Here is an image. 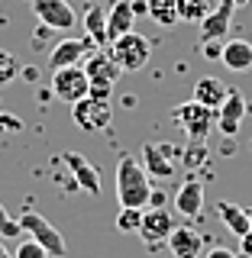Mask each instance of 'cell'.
Here are the masks:
<instances>
[{
    "instance_id": "obj_1",
    "label": "cell",
    "mask_w": 252,
    "mask_h": 258,
    "mask_svg": "<svg viewBox=\"0 0 252 258\" xmlns=\"http://www.w3.org/2000/svg\"><path fill=\"white\" fill-rule=\"evenodd\" d=\"M117 200L120 207H139V210H145L152 200V181L133 155H120L117 161Z\"/></svg>"
},
{
    "instance_id": "obj_2",
    "label": "cell",
    "mask_w": 252,
    "mask_h": 258,
    "mask_svg": "<svg viewBox=\"0 0 252 258\" xmlns=\"http://www.w3.org/2000/svg\"><path fill=\"white\" fill-rule=\"evenodd\" d=\"M142 168L156 181H168L181 171V149L175 142H145L142 145Z\"/></svg>"
},
{
    "instance_id": "obj_3",
    "label": "cell",
    "mask_w": 252,
    "mask_h": 258,
    "mask_svg": "<svg viewBox=\"0 0 252 258\" xmlns=\"http://www.w3.org/2000/svg\"><path fill=\"white\" fill-rule=\"evenodd\" d=\"M110 55L117 58V64L123 71H139L145 68V61L152 58V42L142 36V32H126V36L113 39L110 42Z\"/></svg>"
},
{
    "instance_id": "obj_4",
    "label": "cell",
    "mask_w": 252,
    "mask_h": 258,
    "mask_svg": "<svg viewBox=\"0 0 252 258\" xmlns=\"http://www.w3.org/2000/svg\"><path fill=\"white\" fill-rule=\"evenodd\" d=\"M20 226H23V232H29V239H36L52 258H65V252H68V245H65V236L45 220L42 213H36V210H23Z\"/></svg>"
},
{
    "instance_id": "obj_5",
    "label": "cell",
    "mask_w": 252,
    "mask_h": 258,
    "mask_svg": "<svg viewBox=\"0 0 252 258\" xmlns=\"http://www.w3.org/2000/svg\"><path fill=\"white\" fill-rule=\"evenodd\" d=\"M71 119L84 133H104L113 123V107L110 100H97V97H81L78 103H71Z\"/></svg>"
},
{
    "instance_id": "obj_6",
    "label": "cell",
    "mask_w": 252,
    "mask_h": 258,
    "mask_svg": "<svg viewBox=\"0 0 252 258\" xmlns=\"http://www.w3.org/2000/svg\"><path fill=\"white\" fill-rule=\"evenodd\" d=\"M172 119L181 129H188V136L191 139H207V133H210V126H214V119H217V110H210L207 103H197L191 97L188 103H178V107L172 110Z\"/></svg>"
},
{
    "instance_id": "obj_7",
    "label": "cell",
    "mask_w": 252,
    "mask_h": 258,
    "mask_svg": "<svg viewBox=\"0 0 252 258\" xmlns=\"http://www.w3.org/2000/svg\"><path fill=\"white\" fill-rule=\"evenodd\" d=\"M52 91L65 103H78L81 97L91 91V78H87L84 64H71V68H55L52 71Z\"/></svg>"
},
{
    "instance_id": "obj_8",
    "label": "cell",
    "mask_w": 252,
    "mask_h": 258,
    "mask_svg": "<svg viewBox=\"0 0 252 258\" xmlns=\"http://www.w3.org/2000/svg\"><path fill=\"white\" fill-rule=\"evenodd\" d=\"M175 229V216L165 207H145L142 210V226H139V239L149 248H159L162 242H168Z\"/></svg>"
},
{
    "instance_id": "obj_9",
    "label": "cell",
    "mask_w": 252,
    "mask_h": 258,
    "mask_svg": "<svg viewBox=\"0 0 252 258\" xmlns=\"http://www.w3.org/2000/svg\"><path fill=\"white\" fill-rule=\"evenodd\" d=\"M94 42L87 36L81 39H62V42H55L52 48H48V68H71V64H81L87 61V55L94 52Z\"/></svg>"
},
{
    "instance_id": "obj_10",
    "label": "cell",
    "mask_w": 252,
    "mask_h": 258,
    "mask_svg": "<svg viewBox=\"0 0 252 258\" xmlns=\"http://www.w3.org/2000/svg\"><path fill=\"white\" fill-rule=\"evenodd\" d=\"M233 10H236V0H220L217 7H210L207 16L200 20L204 42H220V39H226V32L233 26Z\"/></svg>"
},
{
    "instance_id": "obj_11",
    "label": "cell",
    "mask_w": 252,
    "mask_h": 258,
    "mask_svg": "<svg viewBox=\"0 0 252 258\" xmlns=\"http://www.w3.org/2000/svg\"><path fill=\"white\" fill-rule=\"evenodd\" d=\"M32 13L36 20L48 29H71L75 26V10L68 0H32Z\"/></svg>"
},
{
    "instance_id": "obj_12",
    "label": "cell",
    "mask_w": 252,
    "mask_h": 258,
    "mask_svg": "<svg viewBox=\"0 0 252 258\" xmlns=\"http://www.w3.org/2000/svg\"><path fill=\"white\" fill-rule=\"evenodd\" d=\"M62 161H65V168L71 171V181H75L78 190L94 194V197L100 194V174H97V168L84 155H81V152H65Z\"/></svg>"
},
{
    "instance_id": "obj_13",
    "label": "cell",
    "mask_w": 252,
    "mask_h": 258,
    "mask_svg": "<svg viewBox=\"0 0 252 258\" xmlns=\"http://www.w3.org/2000/svg\"><path fill=\"white\" fill-rule=\"evenodd\" d=\"M242 116H246V97H242V91H226V100L217 107V126H220V133L236 136L242 126Z\"/></svg>"
},
{
    "instance_id": "obj_14",
    "label": "cell",
    "mask_w": 252,
    "mask_h": 258,
    "mask_svg": "<svg viewBox=\"0 0 252 258\" xmlns=\"http://www.w3.org/2000/svg\"><path fill=\"white\" fill-rule=\"evenodd\" d=\"M175 210L184 216V220H197V216L204 213V184H200L197 177H188V181L178 187Z\"/></svg>"
},
{
    "instance_id": "obj_15",
    "label": "cell",
    "mask_w": 252,
    "mask_h": 258,
    "mask_svg": "<svg viewBox=\"0 0 252 258\" xmlns=\"http://www.w3.org/2000/svg\"><path fill=\"white\" fill-rule=\"evenodd\" d=\"M165 245L172 248L175 258H197L200 248H204V236H200L194 226H175Z\"/></svg>"
},
{
    "instance_id": "obj_16",
    "label": "cell",
    "mask_w": 252,
    "mask_h": 258,
    "mask_svg": "<svg viewBox=\"0 0 252 258\" xmlns=\"http://www.w3.org/2000/svg\"><path fill=\"white\" fill-rule=\"evenodd\" d=\"M84 71L91 81H110V84H117V78L123 75V68L117 64V58L110 55V45L100 48V52H91L84 61Z\"/></svg>"
},
{
    "instance_id": "obj_17",
    "label": "cell",
    "mask_w": 252,
    "mask_h": 258,
    "mask_svg": "<svg viewBox=\"0 0 252 258\" xmlns=\"http://www.w3.org/2000/svg\"><path fill=\"white\" fill-rule=\"evenodd\" d=\"M136 23V10H133V0H113L110 10H107V29H110V42L126 32H133Z\"/></svg>"
},
{
    "instance_id": "obj_18",
    "label": "cell",
    "mask_w": 252,
    "mask_h": 258,
    "mask_svg": "<svg viewBox=\"0 0 252 258\" xmlns=\"http://www.w3.org/2000/svg\"><path fill=\"white\" fill-rule=\"evenodd\" d=\"M217 216H220V223L236 239H242L252 229V213H249V210H242V207H236V204H230V200H220V204H217Z\"/></svg>"
},
{
    "instance_id": "obj_19",
    "label": "cell",
    "mask_w": 252,
    "mask_h": 258,
    "mask_svg": "<svg viewBox=\"0 0 252 258\" xmlns=\"http://www.w3.org/2000/svg\"><path fill=\"white\" fill-rule=\"evenodd\" d=\"M220 61L230 71H249L252 68V42H246V39H230L220 48Z\"/></svg>"
},
{
    "instance_id": "obj_20",
    "label": "cell",
    "mask_w": 252,
    "mask_h": 258,
    "mask_svg": "<svg viewBox=\"0 0 252 258\" xmlns=\"http://www.w3.org/2000/svg\"><path fill=\"white\" fill-rule=\"evenodd\" d=\"M194 100H197V103H207L210 110H217L226 100V84H223L220 78H214V75L197 78V84H194Z\"/></svg>"
},
{
    "instance_id": "obj_21",
    "label": "cell",
    "mask_w": 252,
    "mask_h": 258,
    "mask_svg": "<svg viewBox=\"0 0 252 258\" xmlns=\"http://www.w3.org/2000/svg\"><path fill=\"white\" fill-rule=\"evenodd\" d=\"M84 26H87V39L97 48H107L110 45V29H107V10L104 7H91L84 13Z\"/></svg>"
},
{
    "instance_id": "obj_22",
    "label": "cell",
    "mask_w": 252,
    "mask_h": 258,
    "mask_svg": "<svg viewBox=\"0 0 252 258\" xmlns=\"http://www.w3.org/2000/svg\"><path fill=\"white\" fill-rule=\"evenodd\" d=\"M145 7H149V16L159 23V26H175L178 23L175 0H145Z\"/></svg>"
},
{
    "instance_id": "obj_23",
    "label": "cell",
    "mask_w": 252,
    "mask_h": 258,
    "mask_svg": "<svg viewBox=\"0 0 252 258\" xmlns=\"http://www.w3.org/2000/svg\"><path fill=\"white\" fill-rule=\"evenodd\" d=\"M139 226H142V210L139 207H120L117 229L123 232V236H139Z\"/></svg>"
},
{
    "instance_id": "obj_24",
    "label": "cell",
    "mask_w": 252,
    "mask_h": 258,
    "mask_svg": "<svg viewBox=\"0 0 252 258\" xmlns=\"http://www.w3.org/2000/svg\"><path fill=\"white\" fill-rule=\"evenodd\" d=\"M175 7H178V20L184 23H200L210 10L207 0H175Z\"/></svg>"
},
{
    "instance_id": "obj_25",
    "label": "cell",
    "mask_w": 252,
    "mask_h": 258,
    "mask_svg": "<svg viewBox=\"0 0 252 258\" xmlns=\"http://www.w3.org/2000/svg\"><path fill=\"white\" fill-rule=\"evenodd\" d=\"M20 61L13 58L10 52H4V48H0V87H7V84H13L16 78H20Z\"/></svg>"
},
{
    "instance_id": "obj_26",
    "label": "cell",
    "mask_w": 252,
    "mask_h": 258,
    "mask_svg": "<svg viewBox=\"0 0 252 258\" xmlns=\"http://www.w3.org/2000/svg\"><path fill=\"white\" fill-rule=\"evenodd\" d=\"M0 236H4V239H20V236H23L20 220H13V216L7 213L4 204H0Z\"/></svg>"
},
{
    "instance_id": "obj_27",
    "label": "cell",
    "mask_w": 252,
    "mask_h": 258,
    "mask_svg": "<svg viewBox=\"0 0 252 258\" xmlns=\"http://www.w3.org/2000/svg\"><path fill=\"white\" fill-rule=\"evenodd\" d=\"M13 258H52V255H48V252H45L42 245H39L36 239H29V236H26V239L20 242V245H16Z\"/></svg>"
},
{
    "instance_id": "obj_28",
    "label": "cell",
    "mask_w": 252,
    "mask_h": 258,
    "mask_svg": "<svg viewBox=\"0 0 252 258\" xmlns=\"http://www.w3.org/2000/svg\"><path fill=\"white\" fill-rule=\"evenodd\" d=\"M87 94L97 97V100H110L113 84H110V81H91V91H87Z\"/></svg>"
},
{
    "instance_id": "obj_29",
    "label": "cell",
    "mask_w": 252,
    "mask_h": 258,
    "mask_svg": "<svg viewBox=\"0 0 252 258\" xmlns=\"http://www.w3.org/2000/svg\"><path fill=\"white\" fill-rule=\"evenodd\" d=\"M207 258H239L233 248H223V245H217V248H210L207 252Z\"/></svg>"
},
{
    "instance_id": "obj_30",
    "label": "cell",
    "mask_w": 252,
    "mask_h": 258,
    "mask_svg": "<svg viewBox=\"0 0 252 258\" xmlns=\"http://www.w3.org/2000/svg\"><path fill=\"white\" fill-rule=\"evenodd\" d=\"M239 242H242V255H252V229H249Z\"/></svg>"
},
{
    "instance_id": "obj_31",
    "label": "cell",
    "mask_w": 252,
    "mask_h": 258,
    "mask_svg": "<svg viewBox=\"0 0 252 258\" xmlns=\"http://www.w3.org/2000/svg\"><path fill=\"white\" fill-rule=\"evenodd\" d=\"M0 258H13V252H10V248L4 245V242H0Z\"/></svg>"
},
{
    "instance_id": "obj_32",
    "label": "cell",
    "mask_w": 252,
    "mask_h": 258,
    "mask_svg": "<svg viewBox=\"0 0 252 258\" xmlns=\"http://www.w3.org/2000/svg\"><path fill=\"white\" fill-rule=\"evenodd\" d=\"M236 4H242V0H236Z\"/></svg>"
}]
</instances>
